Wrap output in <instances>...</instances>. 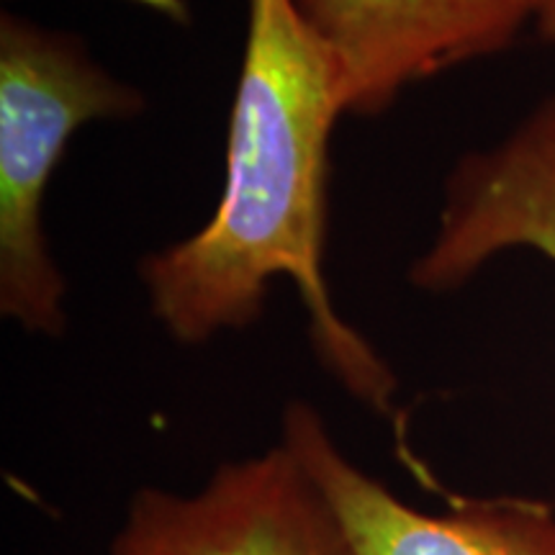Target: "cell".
<instances>
[{
    "label": "cell",
    "instance_id": "1",
    "mask_svg": "<svg viewBox=\"0 0 555 555\" xmlns=\"http://www.w3.org/2000/svg\"><path fill=\"white\" fill-rule=\"evenodd\" d=\"M337 65L296 0H247V37L211 219L139 266L152 314L180 345L262 317L286 278L319 363L360 404L391 414L397 376L332 304L324 275L330 137L345 116Z\"/></svg>",
    "mask_w": 555,
    "mask_h": 555
},
{
    "label": "cell",
    "instance_id": "2",
    "mask_svg": "<svg viewBox=\"0 0 555 555\" xmlns=\"http://www.w3.org/2000/svg\"><path fill=\"white\" fill-rule=\"evenodd\" d=\"M144 95L111 75L69 31L0 16V311L34 335L65 332V278L41 204L75 131L134 119Z\"/></svg>",
    "mask_w": 555,
    "mask_h": 555
},
{
    "label": "cell",
    "instance_id": "3",
    "mask_svg": "<svg viewBox=\"0 0 555 555\" xmlns=\"http://www.w3.org/2000/svg\"><path fill=\"white\" fill-rule=\"evenodd\" d=\"M108 555H356L307 468L281 440L227 461L198 489L142 486Z\"/></svg>",
    "mask_w": 555,
    "mask_h": 555
},
{
    "label": "cell",
    "instance_id": "4",
    "mask_svg": "<svg viewBox=\"0 0 555 555\" xmlns=\"http://www.w3.org/2000/svg\"><path fill=\"white\" fill-rule=\"evenodd\" d=\"M343 525L356 555H555V509L535 499H455L420 509L360 468L309 401H291L281 437Z\"/></svg>",
    "mask_w": 555,
    "mask_h": 555
},
{
    "label": "cell",
    "instance_id": "5",
    "mask_svg": "<svg viewBox=\"0 0 555 555\" xmlns=\"http://www.w3.org/2000/svg\"><path fill=\"white\" fill-rule=\"evenodd\" d=\"M337 65L345 111L378 116L414 82L506 50L530 0H296Z\"/></svg>",
    "mask_w": 555,
    "mask_h": 555
},
{
    "label": "cell",
    "instance_id": "6",
    "mask_svg": "<svg viewBox=\"0 0 555 555\" xmlns=\"http://www.w3.org/2000/svg\"><path fill=\"white\" fill-rule=\"evenodd\" d=\"M530 247L555 266V99L512 137L457 163L433 245L412 283L450 291L504 249Z\"/></svg>",
    "mask_w": 555,
    "mask_h": 555
},
{
    "label": "cell",
    "instance_id": "7",
    "mask_svg": "<svg viewBox=\"0 0 555 555\" xmlns=\"http://www.w3.org/2000/svg\"><path fill=\"white\" fill-rule=\"evenodd\" d=\"M530 9L543 39L555 41V0H530Z\"/></svg>",
    "mask_w": 555,
    "mask_h": 555
},
{
    "label": "cell",
    "instance_id": "8",
    "mask_svg": "<svg viewBox=\"0 0 555 555\" xmlns=\"http://www.w3.org/2000/svg\"><path fill=\"white\" fill-rule=\"evenodd\" d=\"M134 3L147 5V9H152V11L157 13L155 0H134ZM159 5H163L165 16H168V18H176V21H183L185 18V5L180 3V0H159Z\"/></svg>",
    "mask_w": 555,
    "mask_h": 555
}]
</instances>
